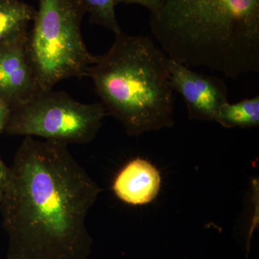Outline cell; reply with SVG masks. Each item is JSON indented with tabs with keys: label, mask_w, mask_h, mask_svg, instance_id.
<instances>
[{
	"label": "cell",
	"mask_w": 259,
	"mask_h": 259,
	"mask_svg": "<svg viewBox=\"0 0 259 259\" xmlns=\"http://www.w3.org/2000/svg\"><path fill=\"white\" fill-rule=\"evenodd\" d=\"M101 191L67 145L25 137L0 199L6 259H88L86 220Z\"/></svg>",
	"instance_id": "6da1fadb"
},
{
	"label": "cell",
	"mask_w": 259,
	"mask_h": 259,
	"mask_svg": "<svg viewBox=\"0 0 259 259\" xmlns=\"http://www.w3.org/2000/svg\"><path fill=\"white\" fill-rule=\"evenodd\" d=\"M150 27L172 60L232 79L259 72V0H164Z\"/></svg>",
	"instance_id": "7a4b0ae2"
},
{
	"label": "cell",
	"mask_w": 259,
	"mask_h": 259,
	"mask_svg": "<svg viewBox=\"0 0 259 259\" xmlns=\"http://www.w3.org/2000/svg\"><path fill=\"white\" fill-rule=\"evenodd\" d=\"M88 76L107 113L129 136L174 125L168 58L149 37L115 34L112 47L97 56Z\"/></svg>",
	"instance_id": "3957f363"
},
{
	"label": "cell",
	"mask_w": 259,
	"mask_h": 259,
	"mask_svg": "<svg viewBox=\"0 0 259 259\" xmlns=\"http://www.w3.org/2000/svg\"><path fill=\"white\" fill-rule=\"evenodd\" d=\"M86 10L80 0H39L27 49L40 91L70 78L88 76L97 56L81 35Z\"/></svg>",
	"instance_id": "277c9868"
},
{
	"label": "cell",
	"mask_w": 259,
	"mask_h": 259,
	"mask_svg": "<svg viewBox=\"0 0 259 259\" xmlns=\"http://www.w3.org/2000/svg\"><path fill=\"white\" fill-rule=\"evenodd\" d=\"M106 115L102 103H81L64 92H39L11 108L5 132L65 145L88 144L96 137Z\"/></svg>",
	"instance_id": "5b68a950"
},
{
	"label": "cell",
	"mask_w": 259,
	"mask_h": 259,
	"mask_svg": "<svg viewBox=\"0 0 259 259\" xmlns=\"http://www.w3.org/2000/svg\"><path fill=\"white\" fill-rule=\"evenodd\" d=\"M171 88L180 94L190 120L214 121L218 110L228 102V88L223 79L191 70L168 59Z\"/></svg>",
	"instance_id": "8992f818"
},
{
	"label": "cell",
	"mask_w": 259,
	"mask_h": 259,
	"mask_svg": "<svg viewBox=\"0 0 259 259\" xmlns=\"http://www.w3.org/2000/svg\"><path fill=\"white\" fill-rule=\"evenodd\" d=\"M27 36L0 48V98L10 108L41 92L29 57Z\"/></svg>",
	"instance_id": "52a82bcc"
},
{
	"label": "cell",
	"mask_w": 259,
	"mask_h": 259,
	"mask_svg": "<svg viewBox=\"0 0 259 259\" xmlns=\"http://www.w3.org/2000/svg\"><path fill=\"white\" fill-rule=\"evenodd\" d=\"M161 186V174L158 168L147 160L136 158L117 174L112 190L122 202L144 205L156 199Z\"/></svg>",
	"instance_id": "ba28073f"
},
{
	"label": "cell",
	"mask_w": 259,
	"mask_h": 259,
	"mask_svg": "<svg viewBox=\"0 0 259 259\" xmlns=\"http://www.w3.org/2000/svg\"><path fill=\"white\" fill-rule=\"evenodd\" d=\"M35 10L21 0H0V48L28 35Z\"/></svg>",
	"instance_id": "9c48e42d"
},
{
	"label": "cell",
	"mask_w": 259,
	"mask_h": 259,
	"mask_svg": "<svg viewBox=\"0 0 259 259\" xmlns=\"http://www.w3.org/2000/svg\"><path fill=\"white\" fill-rule=\"evenodd\" d=\"M214 122L226 128H252L258 127V95L236 103L226 102L218 110Z\"/></svg>",
	"instance_id": "30bf717a"
},
{
	"label": "cell",
	"mask_w": 259,
	"mask_h": 259,
	"mask_svg": "<svg viewBox=\"0 0 259 259\" xmlns=\"http://www.w3.org/2000/svg\"><path fill=\"white\" fill-rule=\"evenodd\" d=\"M93 23L102 25L115 34L122 32L115 15L116 0H80Z\"/></svg>",
	"instance_id": "8fae6325"
},
{
	"label": "cell",
	"mask_w": 259,
	"mask_h": 259,
	"mask_svg": "<svg viewBox=\"0 0 259 259\" xmlns=\"http://www.w3.org/2000/svg\"><path fill=\"white\" fill-rule=\"evenodd\" d=\"M163 1L164 0H116L117 5L125 3L141 5L149 10L151 15L157 13L161 8Z\"/></svg>",
	"instance_id": "7c38bea8"
},
{
	"label": "cell",
	"mask_w": 259,
	"mask_h": 259,
	"mask_svg": "<svg viewBox=\"0 0 259 259\" xmlns=\"http://www.w3.org/2000/svg\"><path fill=\"white\" fill-rule=\"evenodd\" d=\"M11 108L8 104L0 98V134L5 132L7 123L9 120Z\"/></svg>",
	"instance_id": "4fadbf2b"
},
{
	"label": "cell",
	"mask_w": 259,
	"mask_h": 259,
	"mask_svg": "<svg viewBox=\"0 0 259 259\" xmlns=\"http://www.w3.org/2000/svg\"><path fill=\"white\" fill-rule=\"evenodd\" d=\"M10 177V167L5 165L0 157V199L3 197Z\"/></svg>",
	"instance_id": "5bb4252c"
},
{
	"label": "cell",
	"mask_w": 259,
	"mask_h": 259,
	"mask_svg": "<svg viewBox=\"0 0 259 259\" xmlns=\"http://www.w3.org/2000/svg\"><path fill=\"white\" fill-rule=\"evenodd\" d=\"M246 259H248V258H246Z\"/></svg>",
	"instance_id": "9a60e30c"
}]
</instances>
